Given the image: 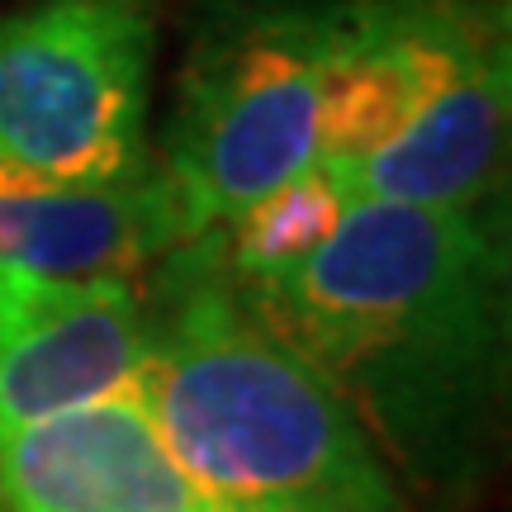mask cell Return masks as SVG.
Masks as SVG:
<instances>
[{"label":"cell","instance_id":"6da1fadb","mask_svg":"<svg viewBox=\"0 0 512 512\" xmlns=\"http://www.w3.org/2000/svg\"><path fill=\"white\" fill-rule=\"evenodd\" d=\"M413 475H456L508 361V261L479 209L351 200L299 266L233 285Z\"/></svg>","mask_w":512,"mask_h":512},{"label":"cell","instance_id":"7a4b0ae2","mask_svg":"<svg viewBox=\"0 0 512 512\" xmlns=\"http://www.w3.org/2000/svg\"><path fill=\"white\" fill-rule=\"evenodd\" d=\"M133 384L195 498L214 508L403 512L347 399L242 304L219 228L157 261Z\"/></svg>","mask_w":512,"mask_h":512},{"label":"cell","instance_id":"3957f363","mask_svg":"<svg viewBox=\"0 0 512 512\" xmlns=\"http://www.w3.org/2000/svg\"><path fill=\"white\" fill-rule=\"evenodd\" d=\"M356 0H219L181 62L162 176L190 238L318 162L328 67Z\"/></svg>","mask_w":512,"mask_h":512},{"label":"cell","instance_id":"277c9868","mask_svg":"<svg viewBox=\"0 0 512 512\" xmlns=\"http://www.w3.org/2000/svg\"><path fill=\"white\" fill-rule=\"evenodd\" d=\"M157 57L152 0H38L0 19V162L62 185L138 176Z\"/></svg>","mask_w":512,"mask_h":512},{"label":"cell","instance_id":"5b68a950","mask_svg":"<svg viewBox=\"0 0 512 512\" xmlns=\"http://www.w3.org/2000/svg\"><path fill=\"white\" fill-rule=\"evenodd\" d=\"M133 280H62L0 266V427L48 418L138 380Z\"/></svg>","mask_w":512,"mask_h":512},{"label":"cell","instance_id":"8992f818","mask_svg":"<svg viewBox=\"0 0 512 512\" xmlns=\"http://www.w3.org/2000/svg\"><path fill=\"white\" fill-rule=\"evenodd\" d=\"M0 494L5 512H185L195 503L138 384L0 427Z\"/></svg>","mask_w":512,"mask_h":512},{"label":"cell","instance_id":"52a82bcc","mask_svg":"<svg viewBox=\"0 0 512 512\" xmlns=\"http://www.w3.org/2000/svg\"><path fill=\"white\" fill-rule=\"evenodd\" d=\"M190 238L162 166L62 185L0 162V266L62 280H133Z\"/></svg>","mask_w":512,"mask_h":512},{"label":"cell","instance_id":"ba28073f","mask_svg":"<svg viewBox=\"0 0 512 512\" xmlns=\"http://www.w3.org/2000/svg\"><path fill=\"white\" fill-rule=\"evenodd\" d=\"M508 152V57L470 72L418 124L351 171L347 200L479 209Z\"/></svg>","mask_w":512,"mask_h":512},{"label":"cell","instance_id":"9c48e42d","mask_svg":"<svg viewBox=\"0 0 512 512\" xmlns=\"http://www.w3.org/2000/svg\"><path fill=\"white\" fill-rule=\"evenodd\" d=\"M347 204V190L318 162L290 181H280L219 228L228 280L247 285V280H266V275L299 266L304 256H313L328 242L337 219L347 214Z\"/></svg>","mask_w":512,"mask_h":512},{"label":"cell","instance_id":"30bf717a","mask_svg":"<svg viewBox=\"0 0 512 512\" xmlns=\"http://www.w3.org/2000/svg\"><path fill=\"white\" fill-rule=\"evenodd\" d=\"M185 512H223V508H214V503H204V498H195V503H190Z\"/></svg>","mask_w":512,"mask_h":512},{"label":"cell","instance_id":"8fae6325","mask_svg":"<svg viewBox=\"0 0 512 512\" xmlns=\"http://www.w3.org/2000/svg\"><path fill=\"white\" fill-rule=\"evenodd\" d=\"M0 512H5V494H0Z\"/></svg>","mask_w":512,"mask_h":512}]
</instances>
